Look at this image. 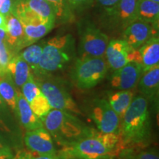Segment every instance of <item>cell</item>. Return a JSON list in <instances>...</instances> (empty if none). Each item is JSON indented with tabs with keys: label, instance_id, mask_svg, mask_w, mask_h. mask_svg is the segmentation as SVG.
Listing matches in <instances>:
<instances>
[{
	"label": "cell",
	"instance_id": "cell-32",
	"mask_svg": "<svg viewBox=\"0 0 159 159\" xmlns=\"http://www.w3.org/2000/svg\"><path fill=\"white\" fill-rule=\"evenodd\" d=\"M136 159H159L158 155L152 151H144L139 153Z\"/></svg>",
	"mask_w": 159,
	"mask_h": 159
},
{
	"label": "cell",
	"instance_id": "cell-27",
	"mask_svg": "<svg viewBox=\"0 0 159 159\" xmlns=\"http://www.w3.org/2000/svg\"><path fill=\"white\" fill-rule=\"evenodd\" d=\"M12 52L10 50L5 41L0 45V75L5 74L7 72V66L9 61L13 56Z\"/></svg>",
	"mask_w": 159,
	"mask_h": 159
},
{
	"label": "cell",
	"instance_id": "cell-23",
	"mask_svg": "<svg viewBox=\"0 0 159 159\" xmlns=\"http://www.w3.org/2000/svg\"><path fill=\"white\" fill-rule=\"evenodd\" d=\"M136 9L137 0H120L114 18L125 29L137 21Z\"/></svg>",
	"mask_w": 159,
	"mask_h": 159
},
{
	"label": "cell",
	"instance_id": "cell-4",
	"mask_svg": "<svg viewBox=\"0 0 159 159\" xmlns=\"http://www.w3.org/2000/svg\"><path fill=\"white\" fill-rule=\"evenodd\" d=\"M75 55V39L71 34L57 35L43 43L40 61V74L44 75L63 69Z\"/></svg>",
	"mask_w": 159,
	"mask_h": 159
},
{
	"label": "cell",
	"instance_id": "cell-22",
	"mask_svg": "<svg viewBox=\"0 0 159 159\" xmlns=\"http://www.w3.org/2000/svg\"><path fill=\"white\" fill-rule=\"evenodd\" d=\"M21 5L39 16L43 21L49 23H56L54 10L45 0H18Z\"/></svg>",
	"mask_w": 159,
	"mask_h": 159
},
{
	"label": "cell",
	"instance_id": "cell-37",
	"mask_svg": "<svg viewBox=\"0 0 159 159\" xmlns=\"http://www.w3.org/2000/svg\"><path fill=\"white\" fill-rule=\"evenodd\" d=\"M5 30L3 28H0V45L2 44V43H3L5 40Z\"/></svg>",
	"mask_w": 159,
	"mask_h": 159
},
{
	"label": "cell",
	"instance_id": "cell-14",
	"mask_svg": "<svg viewBox=\"0 0 159 159\" xmlns=\"http://www.w3.org/2000/svg\"><path fill=\"white\" fill-rule=\"evenodd\" d=\"M134 62L142 66L146 71L159 65V39L158 36L152 37L139 49H135Z\"/></svg>",
	"mask_w": 159,
	"mask_h": 159
},
{
	"label": "cell",
	"instance_id": "cell-24",
	"mask_svg": "<svg viewBox=\"0 0 159 159\" xmlns=\"http://www.w3.org/2000/svg\"><path fill=\"white\" fill-rule=\"evenodd\" d=\"M134 98V92L133 90H119L109 95L108 102L122 120Z\"/></svg>",
	"mask_w": 159,
	"mask_h": 159
},
{
	"label": "cell",
	"instance_id": "cell-17",
	"mask_svg": "<svg viewBox=\"0 0 159 159\" xmlns=\"http://www.w3.org/2000/svg\"><path fill=\"white\" fill-rule=\"evenodd\" d=\"M139 90L148 99H156L159 89V65L143 73L139 81Z\"/></svg>",
	"mask_w": 159,
	"mask_h": 159
},
{
	"label": "cell",
	"instance_id": "cell-12",
	"mask_svg": "<svg viewBox=\"0 0 159 159\" xmlns=\"http://www.w3.org/2000/svg\"><path fill=\"white\" fill-rule=\"evenodd\" d=\"M143 73L142 66L132 61L115 70L111 76V84L119 90H133L138 85Z\"/></svg>",
	"mask_w": 159,
	"mask_h": 159
},
{
	"label": "cell",
	"instance_id": "cell-5",
	"mask_svg": "<svg viewBox=\"0 0 159 159\" xmlns=\"http://www.w3.org/2000/svg\"><path fill=\"white\" fill-rule=\"evenodd\" d=\"M104 57H80L71 71V79L77 89L88 90L101 82L108 72Z\"/></svg>",
	"mask_w": 159,
	"mask_h": 159
},
{
	"label": "cell",
	"instance_id": "cell-19",
	"mask_svg": "<svg viewBox=\"0 0 159 159\" xmlns=\"http://www.w3.org/2000/svg\"><path fill=\"white\" fill-rule=\"evenodd\" d=\"M55 24L49 22H33L23 23L25 33V48L39 41L50 32Z\"/></svg>",
	"mask_w": 159,
	"mask_h": 159
},
{
	"label": "cell",
	"instance_id": "cell-25",
	"mask_svg": "<svg viewBox=\"0 0 159 159\" xmlns=\"http://www.w3.org/2000/svg\"><path fill=\"white\" fill-rule=\"evenodd\" d=\"M43 50V43L33 44L26 47V49L20 54L21 57L29 65L31 71H33L36 75L40 74L39 63L41 58Z\"/></svg>",
	"mask_w": 159,
	"mask_h": 159
},
{
	"label": "cell",
	"instance_id": "cell-40",
	"mask_svg": "<svg viewBox=\"0 0 159 159\" xmlns=\"http://www.w3.org/2000/svg\"><path fill=\"white\" fill-rule=\"evenodd\" d=\"M151 1H153L155 2H157V3L159 2V0H151Z\"/></svg>",
	"mask_w": 159,
	"mask_h": 159
},
{
	"label": "cell",
	"instance_id": "cell-20",
	"mask_svg": "<svg viewBox=\"0 0 159 159\" xmlns=\"http://www.w3.org/2000/svg\"><path fill=\"white\" fill-rule=\"evenodd\" d=\"M137 21L158 25L159 4L151 0H137Z\"/></svg>",
	"mask_w": 159,
	"mask_h": 159
},
{
	"label": "cell",
	"instance_id": "cell-9",
	"mask_svg": "<svg viewBox=\"0 0 159 159\" xmlns=\"http://www.w3.org/2000/svg\"><path fill=\"white\" fill-rule=\"evenodd\" d=\"M25 143L30 151L41 156H57L52 137L43 127L27 130L25 136Z\"/></svg>",
	"mask_w": 159,
	"mask_h": 159
},
{
	"label": "cell",
	"instance_id": "cell-2",
	"mask_svg": "<svg viewBox=\"0 0 159 159\" xmlns=\"http://www.w3.org/2000/svg\"><path fill=\"white\" fill-rule=\"evenodd\" d=\"M150 118L148 99L144 96L134 97L120 125V133L125 144H141L150 135Z\"/></svg>",
	"mask_w": 159,
	"mask_h": 159
},
{
	"label": "cell",
	"instance_id": "cell-7",
	"mask_svg": "<svg viewBox=\"0 0 159 159\" xmlns=\"http://www.w3.org/2000/svg\"><path fill=\"white\" fill-rule=\"evenodd\" d=\"M39 86L47 97L52 108L58 109L75 116L82 114L80 109L66 89L52 81H44Z\"/></svg>",
	"mask_w": 159,
	"mask_h": 159
},
{
	"label": "cell",
	"instance_id": "cell-39",
	"mask_svg": "<svg viewBox=\"0 0 159 159\" xmlns=\"http://www.w3.org/2000/svg\"><path fill=\"white\" fill-rule=\"evenodd\" d=\"M5 102H3L2 99L0 97V116H1L2 114H3L4 109H5Z\"/></svg>",
	"mask_w": 159,
	"mask_h": 159
},
{
	"label": "cell",
	"instance_id": "cell-15",
	"mask_svg": "<svg viewBox=\"0 0 159 159\" xmlns=\"http://www.w3.org/2000/svg\"><path fill=\"white\" fill-rule=\"evenodd\" d=\"M5 43L13 55L25 48V33L19 20L12 13L6 17Z\"/></svg>",
	"mask_w": 159,
	"mask_h": 159
},
{
	"label": "cell",
	"instance_id": "cell-10",
	"mask_svg": "<svg viewBox=\"0 0 159 159\" xmlns=\"http://www.w3.org/2000/svg\"><path fill=\"white\" fill-rule=\"evenodd\" d=\"M21 94L29 103L34 114L40 119L44 116L52 109L47 97L35 82L33 74L21 86Z\"/></svg>",
	"mask_w": 159,
	"mask_h": 159
},
{
	"label": "cell",
	"instance_id": "cell-34",
	"mask_svg": "<svg viewBox=\"0 0 159 159\" xmlns=\"http://www.w3.org/2000/svg\"><path fill=\"white\" fill-rule=\"evenodd\" d=\"M13 156L12 152H0V159H13Z\"/></svg>",
	"mask_w": 159,
	"mask_h": 159
},
{
	"label": "cell",
	"instance_id": "cell-3",
	"mask_svg": "<svg viewBox=\"0 0 159 159\" xmlns=\"http://www.w3.org/2000/svg\"><path fill=\"white\" fill-rule=\"evenodd\" d=\"M41 119L52 139L63 147L74 144L86 132L75 115L58 109L52 108Z\"/></svg>",
	"mask_w": 159,
	"mask_h": 159
},
{
	"label": "cell",
	"instance_id": "cell-11",
	"mask_svg": "<svg viewBox=\"0 0 159 159\" xmlns=\"http://www.w3.org/2000/svg\"><path fill=\"white\" fill-rule=\"evenodd\" d=\"M134 51L123 39L111 40L105 53L108 66L115 71L134 61Z\"/></svg>",
	"mask_w": 159,
	"mask_h": 159
},
{
	"label": "cell",
	"instance_id": "cell-31",
	"mask_svg": "<svg viewBox=\"0 0 159 159\" xmlns=\"http://www.w3.org/2000/svg\"><path fill=\"white\" fill-rule=\"evenodd\" d=\"M93 0H68L69 5L72 9H80L90 5Z\"/></svg>",
	"mask_w": 159,
	"mask_h": 159
},
{
	"label": "cell",
	"instance_id": "cell-1",
	"mask_svg": "<svg viewBox=\"0 0 159 159\" xmlns=\"http://www.w3.org/2000/svg\"><path fill=\"white\" fill-rule=\"evenodd\" d=\"M125 146L120 133L86 130L76 142L63 148L86 159H113L120 155Z\"/></svg>",
	"mask_w": 159,
	"mask_h": 159
},
{
	"label": "cell",
	"instance_id": "cell-36",
	"mask_svg": "<svg viewBox=\"0 0 159 159\" xmlns=\"http://www.w3.org/2000/svg\"><path fill=\"white\" fill-rule=\"evenodd\" d=\"M0 28L6 29V17L0 13Z\"/></svg>",
	"mask_w": 159,
	"mask_h": 159
},
{
	"label": "cell",
	"instance_id": "cell-13",
	"mask_svg": "<svg viewBox=\"0 0 159 159\" xmlns=\"http://www.w3.org/2000/svg\"><path fill=\"white\" fill-rule=\"evenodd\" d=\"M157 32L156 26L136 21L125 29L123 40L131 48L137 49L151 38L156 36Z\"/></svg>",
	"mask_w": 159,
	"mask_h": 159
},
{
	"label": "cell",
	"instance_id": "cell-8",
	"mask_svg": "<svg viewBox=\"0 0 159 159\" xmlns=\"http://www.w3.org/2000/svg\"><path fill=\"white\" fill-rule=\"evenodd\" d=\"M90 116L100 132L119 133L121 119L106 99L94 101Z\"/></svg>",
	"mask_w": 159,
	"mask_h": 159
},
{
	"label": "cell",
	"instance_id": "cell-6",
	"mask_svg": "<svg viewBox=\"0 0 159 159\" xmlns=\"http://www.w3.org/2000/svg\"><path fill=\"white\" fill-rule=\"evenodd\" d=\"M80 57H104L109 42L108 35L91 22H85L79 28Z\"/></svg>",
	"mask_w": 159,
	"mask_h": 159
},
{
	"label": "cell",
	"instance_id": "cell-33",
	"mask_svg": "<svg viewBox=\"0 0 159 159\" xmlns=\"http://www.w3.org/2000/svg\"><path fill=\"white\" fill-rule=\"evenodd\" d=\"M27 159H59L57 156H41L34 152H27Z\"/></svg>",
	"mask_w": 159,
	"mask_h": 159
},
{
	"label": "cell",
	"instance_id": "cell-28",
	"mask_svg": "<svg viewBox=\"0 0 159 159\" xmlns=\"http://www.w3.org/2000/svg\"><path fill=\"white\" fill-rule=\"evenodd\" d=\"M120 0H97V2L100 8L109 17L114 18Z\"/></svg>",
	"mask_w": 159,
	"mask_h": 159
},
{
	"label": "cell",
	"instance_id": "cell-38",
	"mask_svg": "<svg viewBox=\"0 0 159 159\" xmlns=\"http://www.w3.org/2000/svg\"><path fill=\"white\" fill-rule=\"evenodd\" d=\"M0 152H11V149L0 142Z\"/></svg>",
	"mask_w": 159,
	"mask_h": 159
},
{
	"label": "cell",
	"instance_id": "cell-29",
	"mask_svg": "<svg viewBox=\"0 0 159 159\" xmlns=\"http://www.w3.org/2000/svg\"><path fill=\"white\" fill-rule=\"evenodd\" d=\"M12 0H0V13L7 17L11 13Z\"/></svg>",
	"mask_w": 159,
	"mask_h": 159
},
{
	"label": "cell",
	"instance_id": "cell-30",
	"mask_svg": "<svg viewBox=\"0 0 159 159\" xmlns=\"http://www.w3.org/2000/svg\"><path fill=\"white\" fill-rule=\"evenodd\" d=\"M57 157H58L59 159H86L77 156V155L71 152V151H69L68 149L66 148H63L62 150L60 151L59 153H57Z\"/></svg>",
	"mask_w": 159,
	"mask_h": 159
},
{
	"label": "cell",
	"instance_id": "cell-35",
	"mask_svg": "<svg viewBox=\"0 0 159 159\" xmlns=\"http://www.w3.org/2000/svg\"><path fill=\"white\" fill-rule=\"evenodd\" d=\"M27 151L25 152H19L13 159H27Z\"/></svg>",
	"mask_w": 159,
	"mask_h": 159
},
{
	"label": "cell",
	"instance_id": "cell-21",
	"mask_svg": "<svg viewBox=\"0 0 159 159\" xmlns=\"http://www.w3.org/2000/svg\"><path fill=\"white\" fill-rule=\"evenodd\" d=\"M17 91L9 73L0 75V97L12 111L16 109Z\"/></svg>",
	"mask_w": 159,
	"mask_h": 159
},
{
	"label": "cell",
	"instance_id": "cell-16",
	"mask_svg": "<svg viewBox=\"0 0 159 159\" xmlns=\"http://www.w3.org/2000/svg\"><path fill=\"white\" fill-rule=\"evenodd\" d=\"M16 112L20 122L27 130H32L43 127L41 119L37 116L32 110L29 103L24 97L21 92L17 91V102Z\"/></svg>",
	"mask_w": 159,
	"mask_h": 159
},
{
	"label": "cell",
	"instance_id": "cell-26",
	"mask_svg": "<svg viewBox=\"0 0 159 159\" xmlns=\"http://www.w3.org/2000/svg\"><path fill=\"white\" fill-rule=\"evenodd\" d=\"M54 10L56 21L66 22L72 18V13L68 0H45Z\"/></svg>",
	"mask_w": 159,
	"mask_h": 159
},
{
	"label": "cell",
	"instance_id": "cell-18",
	"mask_svg": "<svg viewBox=\"0 0 159 159\" xmlns=\"http://www.w3.org/2000/svg\"><path fill=\"white\" fill-rule=\"evenodd\" d=\"M7 72L9 73L18 88H21L31 75V69L27 62L20 54L13 55L7 66Z\"/></svg>",
	"mask_w": 159,
	"mask_h": 159
}]
</instances>
